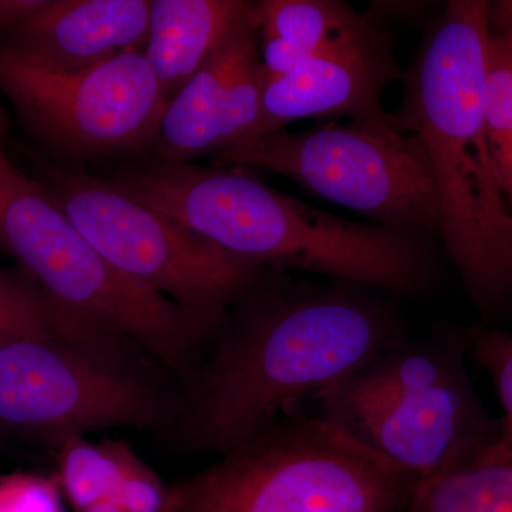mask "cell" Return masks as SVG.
<instances>
[{
  "mask_svg": "<svg viewBox=\"0 0 512 512\" xmlns=\"http://www.w3.org/2000/svg\"><path fill=\"white\" fill-rule=\"evenodd\" d=\"M211 359L191 384L181 439L224 454L289 404L320 394L397 338L384 306L343 286L271 284L266 274L228 312Z\"/></svg>",
  "mask_w": 512,
  "mask_h": 512,
  "instance_id": "obj_1",
  "label": "cell"
},
{
  "mask_svg": "<svg viewBox=\"0 0 512 512\" xmlns=\"http://www.w3.org/2000/svg\"><path fill=\"white\" fill-rule=\"evenodd\" d=\"M490 3L453 0L431 23L394 124L426 148L448 254L478 302L512 293V205L484 117Z\"/></svg>",
  "mask_w": 512,
  "mask_h": 512,
  "instance_id": "obj_2",
  "label": "cell"
},
{
  "mask_svg": "<svg viewBox=\"0 0 512 512\" xmlns=\"http://www.w3.org/2000/svg\"><path fill=\"white\" fill-rule=\"evenodd\" d=\"M221 456L165 512H400L417 481L326 417L276 419Z\"/></svg>",
  "mask_w": 512,
  "mask_h": 512,
  "instance_id": "obj_3",
  "label": "cell"
},
{
  "mask_svg": "<svg viewBox=\"0 0 512 512\" xmlns=\"http://www.w3.org/2000/svg\"><path fill=\"white\" fill-rule=\"evenodd\" d=\"M0 245L63 311L184 370L217 330L111 265L40 181L0 151Z\"/></svg>",
  "mask_w": 512,
  "mask_h": 512,
  "instance_id": "obj_4",
  "label": "cell"
},
{
  "mask_svg": "<svg viewBox=\"0 0 512 512\" xmlns=\"http://www.w3.org/2000/svg\"><path fill=\"white\" fill-rule=\"evenodd\" d=\"M217 167H254L372 218L377 225L440 235L439 195L426 148L392 113L291 133L276 131L218 154Z\"/></svg>",
  "mask_w": 512,
  "mask_h": 512,
  "instance_id": "obj_5",
  "label": "cell"
},
{
  "mask_svg": "<svg viewBox=\"0 0 512 512\" xmlns=\"http://www.w3.org/2000/svg\"><path fill=\"white\" fill-rule=\"evenodd\" d=\"M40 181L111 265L220 332L268 266L242 258L144 207L79 167H46Z\"/></svg>",
  "mask_w": 512,
  "mask_h": 512,
  "instance_id": "obj_6",
  "label": "cell"
},
{
  "mask_svg": "<svg viewBox=\"0 0 512 512\" xmlns=\"http://www.w3.org/2000/svg\"><path fill=\"white\" fill-rule=\"evenodd\" d=\"M319 397L323 417L417 481L485 437L463 377L434 349L384 352Z\"/></svg>",
  "mask_w": 512,
  "mask_h": 512,
  "instance_id": "obj_7",
  "label": "cell"
},
{
  "mask_svg": "<svg viewBox=\"0 0 512 512\" xmlns=\"http://www.w3.org/2000/svg\"><path fill=\"white\" fill-rule=\"evenodd\" d=\"M167 397L121 349L18 336L0 343V427L63 446L90 431L154 426Z\"/></svg>",
  "mask_w": 512,
  "mask_h": 512,
  "instance_id": "obj_8",
  "label": "cell"
},
{
  "mask_svg": "<svg viewBox=\"0 0 512 512\" xmlns=\"http://www.w3.org/2000/svg\"><path fill=\"white\" fill-rule=\"evenodd\" d=\"M0 89L30 133L74 160L154 146L167 109L143 52H124L73 73L40 69L0 47Z\"/></svg>",
  "mask_w": 512,
  "mask_h": 512,
  "instance_id": "obj_9",
  "label": "cell"
},
{
  "mask_svg": "<svg viewBox=\"0 0 512 512\" xmlns=\"http://www.w3.org/2000/svg\"><path fill=\"white\" fill-rule=\"evenodd\" d=\"M262 20L249 2L190 82L168 103L157 163H188L241 146L258 120L265 86Z\"/></svg>",
  "mask_w": 512,
  "mask_h": 512,
  "instance_id": "obj_10",
  "label": "cell"
},
{
  "mask_svg": "<svg viewBox=\"0 0 512 512\" xmlns=\"http://www.w3.org/2000/svg\"><path fill=\"white\" fill-rule=\"evenodd\" d=\"M400 77L390 39L365 49L303 60L288 73L265 79L258 120L237 147L309 117L357 119L386 113L380 97L384 87Z\"/></svg>",
  "mask_w": 512,
  "mask_h": 512,
  "instance_id": "obj_11",
  "label": "cell"
},
{
  "mask_svg": "<svg viewBox=\"0 0 512 512\" xmlns=\"http://www.w3.org/2000/svg\"><path fill=\"white\" fill-rule=\"evenodd\" d=\"M153 0H46L8 32V49L40 69L73 73L144 52Z\"/></svg>",
  "mask_w": 512,
  "mask_h": 512,
  "instance_id": "obj_12",
  "label": "cell"
},
{
  "mask_svg": "<svg viewBox=\"0 0 512 512\" xmlns=\"http://www.w3.org/2000/svg\"><path fill=\"white\" fill-rule=\"evenodd\" d=\"M242 0H153L146 56L170 103L244 12Z\"/></svg>",
  "mask_w": 512,
  "mask_h": 512,
  "instance_id": "obj_13",
  "label": "cell"
},
{
  "mask_svg": "<svg viewBox=\"0 0 512 512\" xmlns=\"http://www.w3.org/2000/svg\"><path fill=\"white\" fill-rule=\"evenodd\" d=\"M400 512H512V450L478 441L433 476L416 481Z\"/></svg>",
  "mask_w": 512,
  "mask_h": 512,
  "instance_id": "obj_14",
  "label": "cell"
},
{
  "mask_svg": "<svg viewBox=\"0 0 512 512\" xmlns=\"http://www.w3.org/2000/svg\"><path fill=\"white\" fill-rule=\"evenodd\" d=\"M262 36L278 37L303 60L338 55L389 40L376 18L359 15L338 0H264L258 2Z\"/></svg>",
  "mask_w": 512,
  "mask_h": 512,
  "instance_id": "obj_15",
  "label": "cell"
},
{
  "mask_svg": "<svg viewBox=\"0 0 512 512\" xmlns=\"http://www.w3.org/2000/svg\"><path fill=\"white\" fill-rule=\"evenodd\" d=\"M0 332L106 346L107 333L63 311L35 282L0 272Z\"/></svg>",
  "mask_w": 512,
  "mask_h": 512,
  "instance_id": "obj_16",
  "label": "cell"
},
{
  "mask_svg": "<svg viewBox=\"0 0 512 512\" xmlns=\"http://www.w3.org/2000/svg\"><path fill=\"white\" fill-rule=\"evenodd\" d=\"M134 457L124 444L94 446L83 437L60 446V484L74 510L113 497Z\"/></svg>",
  "mask_w": 512,
  "mask_h": 512,
  "instance_id": "obj_17",
  "label": "cell"
},
{
  "mask_svg": "<svg viewBox=\"0 0 512 512\" xmlns=\"http://www.w3.org/2000/svg\"><path fill=\"white\" fill-rule=\"evenodd\" d=\"M484 117L501 181L512 205V45L493 32L485 59Z\"/></svg>",
  "mask_w": 512,
  "mask_h": 512,
  "instance_id": "obj_18",
  "label": "cell"
},
{
  "mask_svg": "<svg viewBox=\"0 0 512 512\" xmlns=\"http://www.w3.org/2000/svg\"><path fill=\"white\" fill-rule=\"evenodd\" d=\"M0 512H62L57 485L30 474L0 476Z\"/></svg>",
  "mask_w": 512,
  "mask_h": 512,
  "instance_id": "obj_19",
  "label": "cell"
},
{
  "mask_svg": "<svg viewBox=\"0 0 512 512\" xmlns=\"http://www.w3.org/2000/svg\"><path fill=\"white\" fill-rule=\"evenodd\" d=\"M480 362L490 370L504 409V429L501 440L512 450V335L487 333L477 340Z\"/></svg>",
  "mask_w": 512,
  "mask_h": 512,
  "instance_id": "obj_20",
  "label": "cell"
},
{
  "mask_svg": "<svg viewBox=\"0 0 512 512\" xmlns=\"http://www.w3.org/2000/svg\"><path fill=\"white\" fill-rule=\"evenodd\" d=\"M168 498L170 490L150 468L134 457L111 500L128 512H165Z\"/></svg>",
  "mask_w": 512,
  "mask_h": 512,
  "instance_id": "obj_21",
  "label": "cell"
},
{
  "mask_svg": "<svg viewBox=\"0 0 512 512\" xmlns=\"http://www.w3.org/2000/svg\"><path fill=\"white\" fill-rule=\"evenodd\" d=\"M46 0H0V32L15 28L37 12Z\"/></svg>",
  "mask_w": 512,
  "mask_h": 512,
  "instance_id": "obj_22",
  "label": "cell"
},
{
  "mask_svg": "<svg viewBox=\"0 0 512 512\" xmlns=\"http://www.w3.org/2000/svg\"><path fill=\"white\" fill-rule=\"evenodd\" d=\"M490 29L512 45V2L490 3Z\"/></svg>",
  "mask_w": 512,
  "mask_h": 512,
  "instance_id": "obj_23",
  "label": "cell"
},
{
  "mask_svg": "<svg viewBox=\"0 0 512 512\" xmlns=\"http://www.w3.org/2000/svg\"><path fill=\"white\" fill-rule=\"evenodd\" d=\"M80 512H128L124 510L123 507L116 501L111 500V498H106V500H101L99 503L90 505V507L84 508L83 511Z\"/></svg>",
  "mask_w": 512,
  "mask_h": 512,
  "instance_id": "obj_24",
  "label": "cell"
},
{
  "mask_svg": "<svg viewBox=\"0 0 512 512\" xmlns=\"http://www.w3.org/2000/svg\"><path fill=\"white\" fill-rule=\"evenodd\" d=\"M6 130H8V117H6L5 110H3L2 104H0V151H3L2 140Z\"/></svg>",
  "mask_w": 512,
  "mask_h": 512,
  "instance_id": "obj_25",
  "label": "cell"
}]
</instances>
